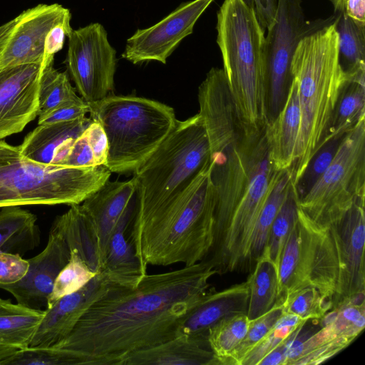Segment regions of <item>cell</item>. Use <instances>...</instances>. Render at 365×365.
<instances>
[{
  "instance_id": "15",
  "label": "cell",
  "mask_w": 365,
  "mask_h": 365,
  "mask_svg": "<svg viewBox=\"0 0 365 365\" xmlns=\"http://www.w3.org/2000/svg\"><path fill=\"white\" fill-rule=\"evenodd\" d=\"M47 65L0 68V140L21 132L38 116L40 78Z\"/></svg>"
},
{
  "instance_id": "46",
  "label": "cell",
  "mask_w": 365,
  "mask_h": 365,
  "mask_svg": "<svg viewBox=\"0 0 365 365\" xmlns=\"http://www.w3.org/2000/svg\"><path fill=\"white\" fill-rule=\"evenodd\" d=\"M346 9L352 19L365 26V0H346Z\"/></svg>"
},
{
  "instance_id": "17",
  "label": "cell",
  "mask_w": 365,
  "mask_h": 365,
  "mask_svg": "<svg viewBox=\"0 0 365 365\" xmlns=\"http://www.w3.org/2000/svg\"><path fill=\"white\" fill-rule=\"evenodd\" d=\"M340 265L339 294L333 307L365 294L364 198L356 200L341 221L329 227Z\"/></svg>"
},
{
  "instance_id": "14",
  "label": "cell",
  "mask_w": 365,
  "mask_h": 365,
  "mask_svg": "<svg viewBox=\"0 0 365 365\" xmlns=\"http://www.w3.org/2000/svg\"><path fill=\"white\" fill-rule=\"evenodd\" d=\"M214 0H192L182 4L153 26L138 29L128 38L122 57L136 64L167 58L193 28Z\"/></svg>"
},
{
  "instance_id": "45",
  "label": "cell",
  "mask_w": 365,
  "mask_h": 365,
  "mask_svg": "<svg viewBox=\"0 0 365 365\" xmlns=\"http://www.w3.org/2000/svg\"><path fill=\"white\" fill-rule=\"evenodd\" d=\"M293 333L266 354L258 365H285L287 351Z\"/></svg>"
},
{
  "instance_id": "31",
  "label": "cell",
  "mask_w": 365,
  "mask_h": 365,
  "mask_svg": "<svg viewBox=\"0 0 365 365\" xmlns=\"http://www.w3.org/2000/svg\"><path fill=\"white\" fill-rule=\"evenodd\" d=\"M249 302L247 316L255 319L268 312L277 299V269L264 248L247 279Z\"/></svg>"
},
{
  "instance_id": "18",
  "label": "cell",
  "mask_w": 365,
  "mask_h": 365,
  "mask_svg": "<svg viewBox=\"0 0 365 365\" xmlns=\"http://www.w3.org/2000/svg\"><path fill=\"white\" fill-rule=\"evenodd\" d=\"M70 256L71 250L65 238L51 226L44 250L28 259L29 267L26 275L18 282L1 289L11 294L18 303L25 307L46 309L55 280Z\"/></svg>"
},
{
  "instance_id": "24",
  "label": "cell",
  "mask_w": 365,
  "mask_h": 365,
  "mask_svg": "<svg viewBox=\"0 0 365 365\" xmlns=\"http://www.w3.org/2000/svg\"><path fill=\"white\" fill-rule=\"evenodd\" d=\"M209 344L184 334L126 356L122 365H212Z\"/></svg>"
},
{
  "instance_id": "42",
  "label": "cell",
  "mask_w": 365,
  "mask_h": 365,
  "mask_svg": "<svg viewBox=\"0 0 365 365\" xmlns=\"http://www.w3.org/2000/svg\"><path fill=\"white\" fill-rule=\"evenodd\" d=\"M89 112L90 106L87 103L68 104L58 107L44 115L39 116L38 124L74 120L86 116V114Z\"/></svg>"
},
{
  "instance_id": "30",
  "label": "cell",
  "mask_w": 365,
  "mask_h": 365,
  "mask_svg": "<svg viewBox=\"0 0 365 365\" xmlns=\"http://www.w3.org/2000/svg\"><path fill=\"white\" fill-rule=\"evenodd\" d=\"M364 79L365 72L351 76L346 82L339 93L325 136L319 147L335 135L346 133L365 119Z\"/></svg>"
},
{
  "instance_id": "47",
  "label": "cell",
  "mask_w": 365,
  "mask_h": 365,
  "mask_svg": "<svg viewBox=\"0 0 365 365\" xmlns=\"http://www.w3.org/2000/svg\"><path fill=\"white\" fill-rule=\"evenodd\" d=\"M16 22V17L0 26V53L1 52L5 43Z\"/></svg>"
},
{
  "instance_id": "21",
  "label": "cell",
  "mask_w": 365,
  "mask_h": 365,
  "mask_svg": "<svg viewBox=\"0 0 365 365\" xmlns=\"http://www.w3.org/2000/svg\"><path fill=\"white\" fill-rule=\"evenodd\" d=\"M135 189L133 178L125 181H110L108 179L81 205L94 227L103 261L113 232Z\"/></svg>"
},
{
  "instance_id": "6",
  "label": "cell",
  "mask_w": 365,
  "mask_h": 365,
  "mask_svg": "<svg viewBox=\"0 0 365 365\" xmlns=\"http://www.w3.org/2000/svg\"><path fill=\"white\" fill-rule=\"evenodd\" d=\"M209 166V144L198 113L175 127L134 172L137 206L132 222L143 221L179 200Z\"/></svg>"
},
{
  "instance_id": "38",
  "label": "cell",
  "mask_w": 365,
  "mask_h": 365,
  "mask_svg": "<svg viewBox=\"0 0 365 365\" xmlns=\"http://www.w3.org/2000/svg\"><path fill=\"white\" fill-rule=\"evenodd\" d=\"M96 274L75 251H71L68 262L61 270L55 280L48 299L47 308L58 299L83 287Z\"/></svg>"
},
{
  "instance_id": "13",
  "label": "cell",
  "mask_w": 365,
  "mask_h": 365,
  "mask_svg": "<svg viewBox=\"0 0 365 365\" xmlns=\"http://www.w3.org/2000/svg\"><path fill=\"white\" fill-rule=\"evenodd\" d=\"M321 328L303 338L302 327L291 336L285 365H317L347 347L365 327V302L346 300L329 310Z\"/></svg>"
},
{
  "instance_id": "37",
  "label": "cell",
  "mask_w": 365,
  "mask_h": 365,
  "mask_svg": "<svg viewBox=\"0 0 365 365\" xmlns=\"http://www.w3.org/2000/svg\"><path fill=\"white\" fill-rule=\"evenodd\" d=\"M282 314V303L277 302L268 312L250 320L245 336L233 352L221 361L220 365H241L244 358L271 331Z\"/></svg>"
},
{
  "instance_id": "26",
  "label": "cell",
  "mask_w": 365,
  "mask_h": 365,
  "mask_svg": "<svg viewBox=\"0 0 365 365\" xmlns=\"http://www.w3.org/2000/svg\"><path fill=\"white\" fill-rule=\"evenodd\" d=\"M91 120L85 116L71 121L38 125L19 147L26 158L51 164L56 151L66 141L78 138Z\"/></svg>"
},
{
  "instance_id": "19",
  "label": "cell",
  "mask_w": 365,
  "mask_h": 365,
  "mask_svg": "<svg viewBox=\"0 0 365 365\" xmlns=\"http://www.w3.org/2000/svg\"><path fill=\"white\" fill-rule=\"evenodd\" d=\"M109 285L106 277L98 273L77 292L56 301L45 309V315L29 346H53L61 342Z\"/></svg>"
},
{
  "instance_id": "22",
  "label": "cell",
  "mask_w": 365,
  "mask_h": 365,
  "mask_svg": "<svg viewBox=\"0 0 365 365\" xmlns=\"http://www.w3.org/2000/svg\"><path fill=\"white\" fill-rule=\"evenodd\" d=\"M248 302L247 281L219 292L214 289L190 314L181 326L178 334H184L208 344L209 329L225 318L247 314Z\"/></svg>"
},
{
  "instance_id": "33",
  "label": "cell",
  "mask_w": 365,
  "mask_h": 365,
  "mask_svg": "<svg viewBox=\"0 0 365 365\" xmlns=\"http://www.w3.org/2000/svg\"><path fill=\"white\" fill-rule=\"evenodd\" d=\"M85 103L71 86L67 71H58L53 63L43 68L39 83L38 117L62 106Z\"/></svg>"
},
{
  "instance_id": "25",
  "label": "cell",
  "mask_w": 365,
  "mask_h": 365,
  "mask_svg": "<svg viewBox=\"0 0 365 365\" xmlns=\"http://www.w3.org/2000/svg\"><path fill=\"white\" fill-rule=\"evenodd\" d=\"M56 217L52 226L65 238L71 251H75L95 274L101 273L103 259L92 222L81 205Z\"/></svg>"
},
{
  "instance_id": "10",
  "label": "cell",
  "mask_w": 365,
  "mask_h": 365,
  "mask_svg": "<svg viewBox=\"0 0 365 365\" xmlns=\"http://www.w3.org/2000/svg\"><path fill=\"white\" fill-rule=\"evenodd\" d=\"M364 197L365 119L346 133L330 165L298 200V207L318 225L329 228Z\"/></svg>"
},
{
  "instance_id": "3",
  "label": "cell",
  "mask_w": 365,
  "mask_h": 365,
  "mask_svg": "<svg viewBox=\"0 0 365 365\" xmlns=\"http://www.w3.org/2000/svg\"><path fill=\"white\" fill-rule=\"evenodd\" d=\"M339 36L334 17L322 20L298 43L291 73L298 85L301 120L292 182L300 178L324 139L339 93L351 77L339 58Z\"/></svg>"
},
{
  "instance_id": "1",
  "label": "cell",
  "mask_w": 365,
  "mask_h": 365,
  "mask_svg": "<svg viewBox=\"0 0 365 365\" xmlns=\"http://www.w3.org/2000/svg\"><path fill=\"white\" fill-rule=\"evenodd\" d=\"M215 274L205 259L146 274L135 288L110 284L53 346L69 350L75 365H122L130 354L176 336L190 314L215 289L209 283Z\"/></svg>"
},
{
  "instance_id": "7",
  "label": "cell",
  "mask_w": 365,
  "mask_h": 365,
  "mask_svg": "<svg viewBox=\"0 0 365 365\" xmlns=\"http://www.w3.org/2000/svg\"><path fill=\"white\" fill-rule=\"evenodd\" d=\"M90 118L107 136L105 166L111 172H134L160 146L177 119L170 106L133 96H108L91 103Z\"/></svg>"
},
{
  "instance_id": "48",
  "label": "cell",
  "mask_w": 365,
  "mask_h": 365,
  "mask_svg": "<svg viewBox=\"0 0 365 365\" xmlns=\"http://www.w3.org/2000/svg\"><path fill=\"white\" fill-rule=\"evenodd\" d=\"M19 349L5 345H0V365L2 362L14 355Z\"/></svg>"
},
{
  "instance_id": "11",
  "label": "cell",
  "mask_w": 365,
  "mask_h": 365,
  "mask_svg": "<svg viewBox=\"0 0 365 365\" xmlns=\"http://www.w3.org/2000/svg\"><path fill=\"white\" fill-rule=\"evenodd\" d=\"M322 20L307 21L302 0H277L275 18L265 36L268 124L286 101L292 78V59L299 41Z\"/></svg>"
},
{
  "instance_id": "20",
  "label": "cell",
  "mask_w": 365,
  "mask_h": 365,
  "mask_svg": "<svg viewBox=\"0 0 365 365\" xmlns=\"http://www.w3.org/2000/svg\"><path fill=\"white\" fill-rule=\"evenodd\" d=\"M137 206L136 189L108 244L101 273L110 284L126 288L136 287L148 274L127 237Z\"/></svg>"
},
{
  "instance_id": "41",
  "label": "cell",
  "mask_w": 365,
  "mask_h": 365,
  "mask_svg": "<svg viewBox=\"0 0 365 365\" xmlns=\"http://www.w3.org/2000/svg\"><path fill=\"white\" fill-rule=\"evenodd\" d=\"M29 267L28 259L21 255L0 251V288L20 281L26 275Z\"/></svg>"
},
{
  "instance_id": "40",
  "label": "cell",
  "mask_w": 365,
  "mask_h": 365,
  "mask_svg": "<svg viewBox=\"0 0 365 365\" xmlns=\"http://www.w3.org/2000/svg\"><path fill=\"white\" fill-rule=\"evenodd\" d=\"M300 327L280 326L275 322L271 331L244 358L241 365H258L266 354Z\"/></svg>"
},
{
  "instance_id": "29",
  "label": "cell",
  "mask_w": 365,
  "mask_h": 365,
  "mask_svg": "<svg viewBox=\"0 0 365 365\" xmlns=\"http://www.w3.org/2000/svg\"><path fill=\"white\" fill-rule=\"evenodd\" d=\"M44 315L45 310L0 299V345L19 350L29 347Z\"/></svg>"
},
{
  "instance_id": "5",
  "label": "cell",
  "mask_w": 365,
  "mask_h": 365,
  "mask_svg": "<svg viewBox=\"0 0 365 365\" xmlns=\"http://www.w3.org/2000/svg\"><path fill=\"white\" fill-rule=\"evenodd\" d=\"M217 43L238 116L250 129L268 124L264 29L252 0H225L217 14Z\"/></svg>"
},
{
  "instance_id": "23",
  "label": "cell",
  "mask_w": 365,
  "mask_h": 365,
  "mask_svg": "<svg viewBox=\"0 0 365 365\" xmlns=\"http://www.w3.org/2000/svg\"><path fill=\"white\" fill-rule=\"evenodd\" d=\"M300 120L298 85L292 78L282 110L265 126L270 159L277 170L291 169L294 164Z\"/></svg>"
},
{
  "instance_id": "16",
  "label": "cell",
  "mask_w": 365,
  "mask_h": 365,
  "mask_svg": "<svg viewBox=\"0 0 365 365\" xmlns=\"http://www.w3.org/2000/svg\"><path fill=\"white\" fill-rule=\"evenodd\" d=\"M70 11L63 6L38 4L18 16L0 53V68L29 63H53L46 58L45 45L52 27Z\"/></svg>"
},
{
  "instance_id": "9",
  "label": "cell",
  "mask_w": 365,
  "mask_h": 365,
  "mask_svg": "<svg viewBox=\"0 0 365 365\" xmlns=\"http://www.w3.org/2000/svg\"><path fill=\"white\" fill-rule=\"evenodd\" d=\"M277 275L279 300L289 293L308 286L317 289L333 302V305L339 294L340 265L331 232L329 228L315 223L299 207Z\"/></svg>"
},
{
  "instance_id": "28",
  "label": "cell",
  "mask_w": 365,
  "mask_h": 365,
  "mask_svg": "<svg viewBox=\"0 0 365 365\" xmlns=\"http://www.w3.org/2000/svg\"><path fill=\"white\" fill-rule=\"evenodd\" d=\"M36 216L20 206L0 210V251L23 255L37 247L40 230Z\"/></svg>"
},
{
  "instance_id": "35",
  "label": "cell",
  "mask_w": 365,
  "mask_h": 365,
  "mask_svg": "<svg viewBox=\"0 0 365 365\" xmlns=\"http://www.w3.org/2000/svg\"><path fill=\"white\" fill-rule=\"evenodd\" d=\"M298 200L292 182L286 197L272 224L264 247L277 269L287 241L297 220Z\"/></svg>"
},
{
  "instance_id": "27",
  "label": "cell",
  "mask_w": 365,
  "mask_h": 365,
  "mask_svg": "<svg viewBox=\"0 0 365 365\" xmlns=\"http://www.w3.org/2000/svg\"><path fill=\"white\" fill-rule=\"evenodd\" d=\"M335 29L339 36V58L344 71L350 76L365 72V26L347 14L346 0H330Z\"/></svg>"
},
{
  "instance_id": "43",
  "label": "cell",
  "mask_w": 365,
  "mask_h": 365,
  "mask_svg": "<svg viewBox=\"0 0 365 365\" xmlns=\"http://www.w3.org/2000/svg\"><path fill=\"white\" fill-rule=\"evenodd\" d=\"M84 131L91 145L96 165H105L108 153V143L102 126L98 122L92 120Z\"/></svg>"
},
{
  "instance_id": "2",
  "label": "cell",
  "mask_w": 365,
  "mask_h": 365,
  "mask_svg": "<svg viewBox=\"0 0 365 365\" xmlns=\"http://www.w3.org/2000/svg\"><path fill=\"white\" fill-rule=\"evenodd\" d=\"M200 115L209 144V178L215 202L214 242L220 245L261 155L269 148L265 127L240 119L222 68H212L198 88Z\"/></svg>"
},
{
  "instance_id": "39",
  "label": "cell",
  "mask_w": 365,
  "mask_h": 365,
  "mask_svg": "<svg viewBox=\"0 0 365 365\" xmlns=\"http://www.w3.org/2000/svg\"><path fill=\"white\" fill-rule=\"evenodd\" d=\"M346 134L335 135L322 143L298 180L292 182L299 200L307 193L329 167Z\"/></svg>"
},
{
  "instance_id": "34",
  "label": "cell",
  "mask_w": 365,
  "mask_h": 365,
  "mask_svg": "<svg viewBox=\"0 0 365 365\" xmlns=\"http://www.w3.org/2000/svg\"><path fill=\"white\" fill-rule=\"evenodd\" d=\"M250 323L243 314L222 319L209 329L207 341L214 354L212 365H220L233 352L245 336Z\"/></svg>"
},
{
  "instance_id": "8",
  "label": "cell",
  "mask_w": 365,
  "mask_h": 365,
  "mask_svg": "<svg viewBox=\"0 0 365 365\" xmlns=\"http://www.w3.org/2000/svg\"><path fill=\"white\" fill-rule=\"evenodd\" d=\"M110 175L104 165L76 168L38 163L26 158L19 146L0 140V208L81 204Z\"/></svg>"
},
{
  "instance_id": "44",
  "label": "cell",
  "mask_w": 365,
  "mask_h": 365,
  "mask_svg": "<svg viewBox=\"0 0 365 365\" xmlns=\"http://www.w3.org/2000/svg\"><path fill=\"white\" fill-rule=\"evenodd\" d=\"M258 20L265 29H269L275 18L277 0H252Z\"/></svg>"
},
{
  "instance_id": "36",
  "label": "cell",
  "mask_w": 365,
  "mask_h": 365,
  "mask_svg": "<svg viewBox=\"0 0 365 365\" xmlns=\"http://www.w3.org/2000/svg\"><path fill=\"white\" fill-rule=\"evenodd\" d=\"M283 313L304 320H319L333 308V302L313 287H305L287 294L282 300Z\"/></svg>"
},
{
  "instance_id": "4",
  "label": "cell",
  "mask_w": 365,
  "mask_h": 365,
  "mask_svg": "<svg viewBox=\"0 0 365 365\" xmlns=\"http://www.w3.org/2000/svg\"><path fill=\"white\" fill-rule=\"evenodd\" d=\"M214 230L208 166L179 200L145 220L130 222L127 237L146 267L177 263L190 266L208 257Z\"/></svg>"
},
{
  "instance_id": "12",
  "label": "cell",
  "mask_w": 365,
  "mask_h": 365,
  "mask_svg": "<svg viewBox=\"0 0 365 365\" xmlns=\"http://www.w3.org/2000/svg\"><path fill=\"white\" fill-rule=\"evenodd\" d=\"M68 38L65 63L81 97L87 103L106 98L113 90L117 57L105 28L91 23L73 29Z\"/></svg>"
},
{
  "instance_id": "32",
  "label": "cell",
  "mask_w": 365,
  "mask_h": 365,
  "mask_svg": "<svg viewBox=\"0 0 365 365\" xmlns=\"http://www.w3.org/2000/svg\"><path fill=\"white\" fill-rule=\"evenodd\" d=\"M292 182L291 169L281 170L256 222L251 238L249 265L255 264L267 242L272 224Z\"/></svg>"
}]
</instances>
